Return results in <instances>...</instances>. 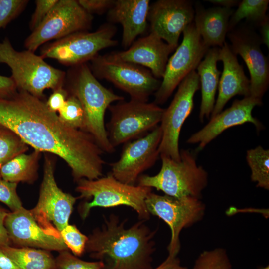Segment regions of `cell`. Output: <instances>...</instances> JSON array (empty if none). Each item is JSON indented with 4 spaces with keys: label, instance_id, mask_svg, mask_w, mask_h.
<instances>
[{
    "label": "cell",
    "instance_id": "cell-42",
    "mask_svg": "<svg viewBox=\"0 0 269 269\" xmlns=\"http://www.w3.org/2000/svg\"><path fill=\"white\" fill-rule=\"evenodd\" d=\"M0 269H21L20 267L0 249Z\"/></svg>",
    "mask_w": 269,
    "mask_h": 269
},
{
    "label": "cell",
    "instance_id": "cell-2",
    "mask_svg": "<svg viewBox=\"0 0 269 269\" xmlns=\"http://www.w3.org/2000/svg\"><path fill=\"white\" fill-rule=\"evenodd\" d=\"M126 221L113 214L105 218L102 226L88 237L85 251L102 262V269H152L156 230L145 220L126 228Z\"/></svg>",
    "mask_w": 269,
    "mask_h": 269
},
{
    "label": "cell",
    "instance_id": "cell-22",
    "mask_svg": "<svg viewBox=\"0 0 269 269\" xmlns=\"http://www.w3.org/2000/svg\"><path fill=\"white\" fill-rule=\"evenodd\" d=\"M219 60L223 64V72L218 84V95L211 117L220 113L229 100L239 95L250 96V80L245 74L243 68L238 61L237 55L225 42L220 48Z\"/></svg>",
    "mask_w": 269,
    "mask_h": 269
},
{
    "label": "cell",
    "instance_id": "cell-4",
    "mask_svg": "<svg viewBox=\"0 0 269 269\" xmlns=\"http://www.w3.org/2000/svg\"><path fill=\"white\" fill-rule=\"evenodd\" d=\"M76 191L80 194V198L91 200L79 206V212L82 219L87 218L93 207L109 208L120 205L132 208L140 220L146 221L150 218L145 199L152 191L150 187L122 183L110 173L96 179L79 180Z\"/></svg>",
    "mask_w": 269,
    "mask_h": 269
},
{
    "label": "cell",
    "instance_id": "cell-1",
    "mask_svg": "<svg viewBox=\"0 0 269 269\" xmlns=\"http://www.w3.org/2000/svg\"><path fill=\"white\" fill-rule=\"evenodd\" d=\"M0 125L34 150L62 158L75 180L102 176L104 151L94 137L64 123L42 99L22 90L10 98L0 97Z\"/></svg>",
    "mask_w": 269,
    "mask_h": 269
},
{
    "label": "cell",
    "instance_id": "cell-12",
    "mask_svg": "<svg viewBox=\"0 0 269 269\" xmlns=\"http://www.w3.org/2000/svg\"><path fill=\"white\" fill-rule=\"evenodd\" d=\"M93 16L76 0H58L42 22L24 42L26 50L35 52L42 44L73 33L88 31Z\"/></svg>",
    "mask_w": 269,
    "mask_h": 269
},
{
    "label": "cell",
    "instance_id": "cell-28",
    "mask_svg": "<svg viewBox=\"0 0 269 269\" xmlns=\"http://www.w3.org/2000/svg\"><path fill=\"white\" fill-rule=\"evenodd\" d=\"M246 160L251 170V179L257 187L269 189V150L259 145L247 151Z\"/></svg>",
    "mask_w": 269,
    "mask_h": 269
},
{
    "label": "cell",
    "instance_id": "cell-37",
    "mask_svg": "<svg viewBox=\"0 0 269 269\" xmlns=\"http://www.w3.org/2000/svg\"><path fill=\"white\" fill-rule=\"evenodd\" d=\"M80 6L88 13L101 14L108 11L115 0H78Z\"/></svg>",
    "mask_w": 269,
    "mask_h": 269
},
{
    "label": "cell",
    "instance_id": "cell-40",
    "mask_svg": "<svg viewBox=\"0 0 269 269\" xmlns=\"http://www.w3.org/2000/svg\"><path fill=\"white\" fill-rule=\"evenodd\" d=\"M8 213L6 210L0 207V247L10 246L11 244L4 225L5 219Z\"/></svg>",
    "mask_w": 269,
    "mask_h": 269
},
{
    "label": "cell",
    "instance_id": "cell-32",
    "mask_svg": "<svg viewBox=\"0 0 269 269\" xmlns=\"http://www.w3.org/2000/svg\"><path fill=\"white\" fill-rule=\"evenodd\" d=\"M64 242L73 253L81 256L85 251L88 237L82 234L74 225L68 224L60 232Z\"/></svg>",
    "mask_w": 269,
    "mask_h": 269
},
{
    "label": "cell",
    "instance_id": "cell-6",
    "mask_svg": "<svg viewBox=\"0 0 269 269\" xmlns=\"http://www.w3.org/2000/svg\"><path fill=\"white\" fill-rule=\"evenodd\" d=\"M180 154L179 161L160 155V171L154 176L140 175L137 185L155 188L172 197L200 199L202 192L208 185V173L197 164L195 155L189 150L182 149Z\"/></svg>",
    "mask_w": 269,
    "mask_h": 269
},
{
    "label": "cell",
    "instance_id": "cell-31",
    "mask_svg": "<svg viewBox=\"0 0 269 269\" xmlns=\"http://www.w3.org/2000/svg\"><path fill=\"white\" fill-rule=\"evenodd\" d=\"M58 112V117L64 123L71 127L83 130L84 111L75 96L70 93L64 105Z\"/></svg>",
    "mask_w": 269,
    "mask_h": 269
},
{
    "label": "cell",
    "instance_id": "cell-36",
    "mask_svg": "<svg viewBox=\"0 0 269 269\" xmlns=\"http://www.w3.org/2000/svg\"><path fill=\"white\" fill-rule=\"evenodd\" d=\"M58 0H36V7L29 23L31 31L36 29L44 20Z\"/></svg>",
    "mask_w": 269,
    "mask_h": 269
},
{
    "label": "cell",
    "instance_id": "cell-30",
    "mask_svg": "<svg viewBox=\"0 0 269 269\" xmlns=\"http://www.w3.org/2000/svg\"><path fill=\"white\" fill-rule=\"evenodd\" d=\"M193 269H233L227 251L216 248L202 252L196 258Z\"/></svg>",
    "mask_w": 269,
    "mask_h": 269
},
{
    "label": "cell",
    "instance_id": "cell-26",
    "mask_svg": "<svg viewBox=\"0 0 269 269\" xmlns=\"http://www.w3.org/2000/svg\"><path fill=\"white\" fill-rule=\"evenodd\" d=\"M21 269H56L55 259L49 251L30 247H0Z\"/></svg>",
    "mask_w": 269,
    "mask_h": 269
},
{
    "label": "cell",
    "instance_id": "cell-15",
    "mask_svg": "<svg viewBox=\"0 0 269 269\" xmlns=\"http://www.w3.org/2000/svg\"><path fill=\"white\" fill-rule=\"evenodd\" d=\"M162 131L157 126L145 135L127 142L120 158L110 164L111 174L118 180L134 185L141 174L151 167L159 156Z\"/></svg>",
    "mask_w": 269,
    "mask_h": 269
},
{
    "label": "cell",
    "instance_id": "cell-24",
    "mask_svg": "<svg viewBox=\"0 0 269 269\" xmlns=\"http://www.w3.org/2000/svg\"><path fill=\"white\" fill-rule=\"evenodd\" d=\"M220 48H209L204 59L197 67L201 88V102L199 118L203 122L205 118H208L215 105V97L218 87L220 71L217 67L219 61Z\"/></svg>",
    "mask_w": 269,
    "mask_h": 269
},
{
    "label": "cell",
    "instance_id": "cell-7",
    "mask_svg": "<svg viewBox=\"0 0 269 269\" xmlns=\"http://www.w3.org/2000/svg\"><path fill=\"white\" fill-rule=\"evenodd\" d=\"M111 114L106 126L109 140L113 147L139 138L160 123L164 110L154 102L130 99L111 105Z\"/></svg>",
    "mask_w": 269,
    "mask_h": 269
},
{
    "label": "cell",
    "instance_id": "cell-43",
    "mask_svg": "<svg viewBox=\"0 0 269 269\" xmlns=\"http://www.w3.org/2000/svg\"><path fill=\"white\" fill-rule=\"evenodd\" d=\"M260 27L261 35L260 36L262 43L265 44L269 48V22L268 17L259 26Z\"/></svg>",
    "mask_w": 269,
    "mask_h": 269
},
{
    "label": "cell",
    "instance_id": "cell-9",
    "mask_svg": "<svg viewBox=\"0 0 269 269\" xmlns=\"http://www.w3.org/2000/svg\"><path fill=\"white\" fill-rule=\"evenodd\" d=\"M54 168L53 160L45 155L39 199L36 206L30 211L47 234L62 239L60 232L69 224L77 198L58 187L54 177Z\"/></svg>",
    "mask_w": 269,
    "mask_h": 269
},
{
    "label": "cell",
    "instance_id": "cell-14",
    "mask_svg": "<svg viewBox=\"0 0 269 269\" xmlns=\"http://www.w3.org/2000/svg\"><path fill=\"white\" fill-rule=\"evenodd\" d=\"M183 38L175 53L168 59L164 76L153 102L164 103L182 80L195 70L208 49L203 42L194 22L183 31Z\"/></svg>",
    "mask_w": 269,
    "mask_h": 269
},
{
    "label": "cell",
    "instance_id": "cell-3",
    "mask_svg": "<svg viewBox=\"0 0 269 269\" xmlns=\"http://www.w3.org/2000/svg\"><path fill=\"white\" fill-rule=\"evenodd\" d=\"M66 78L69 81L70 93L78 98L84 111L83 130L94 137L104 152H114L115 148L108 137L104 116L111 104L124 100V97L103 86L87 63L72 67Z\"/></svg>",
    "mask_w": 269,
    "mask_h": 269
},
{
    "label": "cell",
    "instance_id": "cell-44",
    "mask_svg": "<svg viewBox=\"0 0 269 269\" xmlns=\"http://www.w3.org/2000/svg\"><path fill=\"white\" fill-rule=\"evenodd\" d=\"M205 1L216 5L217 6L229 8L238 5L240 2V1L237 0H207Z\"/></svg>",
    "mask_w": 269,
    "mask_h": 269
},
{
    "label": "cell",
    "instance_id": "cell-8",
    "mask_svg": "<svg viewBox=\"0 0 269 269\" xmlns=\"http://www.w3.org/2000/svg\"><path fill=\"white\" fill-rule=\"evenodd\" d=\"M116 31L113 24L107 23L94 32H77L44 46L40 56L72 67L87 63L100 51L117 44L113 38Z\"/></svg>",
    "mask_w": 269,
    "mask_h": 269
},
{
    "label": "cell",
    "instance_id": "cell-45",
    "mask_svg": "<svg viewBox=\"0 0 269 269\" xmlns=\"http://www.w3.org/2000/svg\"><path fill=\"white\" fill-rule=\"evenodd\" d=\"M259 269H269V265H267L265 267H261Z\"/></svg>",
    "mask_w": 269,
    "mask_h": 269
},
{
    "label": "cell",
    "instance_id": "cell-10",
    "mask_svg": "<svg viewBox=\"0 0 269 269\" xmlns=\"http://www.w3.org/2000/svg\"><path fill=\"white\" fill-rule=\"evenodd\" d=\"M89 66L97 78L107 80L128 93L131 99L147 102L159 88L161 81L149 70L129 62L97 55Z\"/></svg>",
    "mask_w": 269,
    "mask_h": 269
},
{
    "label": "cell",
    "instance_id": "cell-13",
    "mask_svg": "<svg viewBox=\"0 0 269 269\" xmlns=\"http://www.w3.org/2000/svg\"><path fill=\"white\" fill-rule=\"evenodd\" d=\"M200 87L199 77L195 70L187 75L179 84L172 102L164 110L159 125L162 131L160 155H165L177 161L180 160V131L192 111L194 96Z\"/></svg>",
    "mask_w": 269,
    "mask_h": 269
},
{
    "label": "cell",
    "instance_id": "cell-17",
    "mask_svg": "<svg viewBox=\"0 0 269 269\" xmlns=\"http://www.w3.org/2000/svg\"><path fill=\"white\" fill-rule=\"evenodd\" d=\"M195 10L187 0H158L150 5V32L176 49L180 34L193 22Z\"/></svg>",
    "mask_w": 269,
    "mask_h": 269
},
{
    "label": "cell",
    "instance_id": "cell-35",
    "mask_svg": "<svg viewBox=\"0 0 269 269\" xmlns=\"http://www.w3.org/2000/svg\"><path fill=\"white\" fill-rule=\"evenodd\" d=\"M17 185V183L0 178V201L6 204L12 212L23 207L16 192Z\"/></svg>",
    "mask_w": 269,
    "mask_h": 269
},
{
    "label": "cell",
    "instance_id": "cell-20",
    "mask_svg": "<svg viewBox=\"0 0 269 269\" xmlns=\"http://www.w3.org/2000/svg\"><path fill=\"white\" fill-rule=\"evenodd\" d=\"M175 49L153 32L134 41L127 49L107 54L109 58L149 69L157 79L162 78L169 55Z\"/></svg>",
    "mask_w": 269,
    "mask_h": 269
},
{
    "label": "cell",
    "instance_id": "cell-19",
    "mask_svg": "<svg viewBox=\"0 0 269 269\" xmlns=\"http://www.w3.org/2000/svg\"><path fill=\"white\" fill-rule=\"evenodd\" d=\"M4 225L11 243L21 247H35L59 252L68 250L62 239L47 234L24 207L8 212Z\"/></svg>",
    "mask_w": 269,
    "mask_h": 269
},
{
    "label": "cell",
    "instance_id": "cell-39",
    "mask_svg": "<svg viewBox=\"0 0 269 269\" xmlns=\"http://www.w3.org/2000/svg\"><path fill=\"white\" fill-rule=\"evenodd\" d=\"M17 91L16 84L11 77L0 75V97L8 98Z\"/></svg>",
    "mask_w": 269,
    "mask_h": 269
},
{
    "label": "cell",
    "instance_id": "cell-18",
    "mask_svg": "<svg viewBox=\"0 0 269 269\" xmlns=\"http://www.w3.org/2000/svg\"><path fill=\"white\" fill-rule=\"evenodd\" d=\"M261 99L245 97L235 100L231 107L211 117L202 129L193 134L187 140L190 144H198V150H202L226 130L246 123H252L257 131L263 129L262 124L252 116V110L262 105Z\"/></svg>",
    "mask_w": 269,
    "mask_h": 269
},
{
    "label": "cell",
    "instance_id": "cell-41",
    "mask_svg": "<svg viewBox=\"0 0 269 269\" xmlns=\"http://www.w3.org/2000/svg\"><path fill=\"white\" fill-rule=\"evenodd\" d=\"M154 269H188L181 265L180 261L177 256L169 255L158 266Z\"/></svg>",
    "mask_w": 269,
    "mask_h": 269
},
{
    "label": "cell",
    "instance_id": "cell-38",
    "mask_svg": "<svg viewBox=\"0 0 269 269\" xmlns=\"http://www.w3.org/2000/svg\"><path fill=\"white\" fill-rule=\"evenodd\" d=\"M69 95V92L63 87L54 90L46 102L48 108L52 112H58L64 105Z\"/></svg>",
    "mask_w": 269,
    "mask_h": 269
},
{
    "label": "cell",
    "instance_id": "cell-16",
    "mask_svg": "<svg viewBox=\"0 0 269 269\" xmlns=\"http://www.w3.org/2000/svg\"><path fill=\"white\" fill-rule=\"evenodd\" d=\"M227 35L231 43V51L242 58L248 68L250 96L261 99L269 86V65L261 49L260 36L247 25L234 28Z\"/></svg>",
    "mask_w": 269,
    "mask_h": 269
},
{
    "label": "cell",
    "instance_id": "cell-34",
    "mask_svg": "<svg viewBox=\"0 0 269 269\" xmlns=\"http://www.w3.org/2000/svg\"><path fill=\"white\" fill-rule=\"evenodd\" d=\"M28 2L27 0H0V29L16 18Z\"/></svg>",
    "mask_w": 269,
    "mask_h": 269
},
{
    "label": "cell",
    "instance_id": "cell-27",
    "mask_svg": "<svg viewBox=\"0 0 269 269\" xmlns=\"http://www.w3.org/2000/svg\"><path fill=\"white\" fill-rule=\"evenodd\" d=\"M269 0H243L240 2L237 10L231 15L228 32L235 28L242 19L258 26L268 17L266 15Z\"/></svg>",
    "mask_w": 269,
    "mask_h": 269
},
{
    "label": "cell",
    "instance_id": "cell-29",
    "mask_svg": "<svg viewBox=\"0 0 269 269\" xmlns=\"http://www.w3.org/2000/svg\"><path fill=\"white\" fill-rule=\"evenodd\" d=\"M28 149V145L18 135L0 125V170L5 163L16 156L25 153Z\"/></svg>",
    "mask_w": 269,
    "mask_h": 269
},
{
    "label": "cell",
    "instance_id": "cell-33",
    "mask_svg": "<svg viewBox=\"0 0 269 269\" xmlns=\"http://www.w3.org/2000/svg\"><path fill=\"white\" fill-rule=\"evenodd\" d=\"M55 263L56 269H102L103 266L100 261H85L73 255L68 250L60 252Z\"/></svg>",
    "mask_w": 269,
    "mask_h": 269
},
{
    "label": "cell",
    "instance_id": "cell-11",
    "mask_svg": "<svg viewBox=\"0 0 269 269\" xmlns=\"http://www.w3.org/2000/svg\"><path fill=\"white\" fill-rule=\"evenodd\" d=\"M145 205L150 214L158 217L169 226L171 236L167 247L168 255L177 256L180 249L182 230L202 219L205 204L195 197L179 198L151 192L145 199Z\"/></svg>",
    "mask_w": 269,
    "mask_h": 269
},
{
    "label": "cell",
    "instance_id": "cell-23",
    "mask_svg": "<svg viewBox=\"0 0 269 269\" xmlns=\"http://www.w3.org/2000/svg\"><path fill=\"white\" fill-rule=\"evenodd\" d=\"M233 13L234 10L229 8L216 6L204 9L197 7L194 23L208 47L221 48L224 45L228 32L229 21Z\"/></svg>",
    "mask_w": 269,
    "mask_h": 269
},
{
    "label": "cell",
    "instance_id": "cell-25",
    "mask_svg": "<svg viewBox=\"0 0 269 269\" xmlns=\"http://www.w3.org/2000/svg\"><path fill=\"white\" fill-rule=\"evenodd\" d=\"M40 153L41 152L34 150L29 154L23 153L15 156L1 167V178L16 183L34 182L37 177Z\"/></svg>",
    "mask_w": 269,
    "mask_h": 269
},
{
    "label": "cell",
    "instance_id": "cell-5",
    "mask_svg": "<svg viewBox=\"0 0 269 269\" xmlns=\"http://www.w3.org/2000/svg\"><path fill=\"white\" fill-rule=\"evenodd\" d=\"M0 63L11 69V77L18 91H26L40 99L45 90L54 91L63 87L66 79L64 71L50 65L34 52L16 50L7 37L0 42Z\"/></svg>",
    "mask_w": 269,
    "mask_h": 269
},
{
    "label": "cell",
    "instance_id": "cell-21",
    "mask_svg": "<svg viewBox=\"0 0 269 269\" xmlns=\"http://www.w3.org/2000/svg\"><path fill=\"white\" fill-rule=\"evenodd\" d=\"M149 0H115L108 11L110 23H119L123 28L122 46L128 48L147 27Z\"/></svg>",
    "mask_w": 269,
    "mask_h": 269
}]
</instances>
